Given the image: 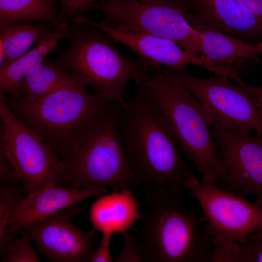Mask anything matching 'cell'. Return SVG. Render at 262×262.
Returning <instances> with one entry per match:
<instances>
[{
    "mask_svg": "<svg viewBox=\"0 0 262 262\" xmlns=\"http://www.w3.org/2000/svg\"><path fill=\"white\" fill-rule=\"evenodd\" d=\"M134 82V96L119 104L117 116L134 184L141 186L149 206L183 193L185 181L195 174L143 75Z\"/></svg>",
    "mask_w": 262,
    "mask_h": 262,
    "instance_id": "1",
    "label": "cell"
},
{
    "mask_svg": "<svg viewBox=\"0 0 262 262\" xmlns=\"http://www.w3.org/2000/svg\"><path fill=\"white\" fill-rule=\"evenodd\" d=\"M86 87H64L34 101L11 95L5 100L12 114L59 157L118 110L119 104L87 92Z\"/></svg>",
    "mask_w": 262,
    "mask_h": 262,
    "instance_id": "2",
    "label": "cell"
},
{
    "mask_svg": "<svg viewBox=\"0 0 262 262\" xmlns=\"http://www.w3.org/2000/svg\"><path fill=\"white\" fill-rule=\"evenodd\" d=\"M143 78L182 153L202 175V181L217 185L225 168L210 130L211 114L174 77L172 69H153Z\"/></svg>",
    "mask_w": 262,
    "mask_h": 262,
    "instance_id": "3",
    "label": "cell"
},
{
    "mask_svg": "<svg viewBox=\"0 0 262 262\" xmlns=\"http://www.w3.org/2000/svg\"><path fill=\"white\" fill-rule=\"evenodd\" d=\"M68 24V47L49 61L82 79L105 98L122 104L128 83L155 68L142 58L124 55L115 39L99 29L74 21Z\"/></svg>",
    "mask_w": 262,
    "mask_h": 262,
    "instance_id": "4",
    "label": "cell"
},
{
    "mask_svg": "<svg viewBox=\"0 0 262 262\" xmlns=\"http://www.w3.org/2000/svg\"><path fill=\"white\" fill-rule=\"evenodd\" d=\"M140 220L133 237L143 262H212V237L182 195L149 205Z\"/></svg>",
    "mask_w": 262,
    "mask_h": 262,
    "instance_id": "5",
    "label": "cell"
},
{
    "mask_svg": "<svg viewBox=\"0 0 262 262\" xmlns=\"http://www.w3.org/2000/svg\"><path fill=\"white\" fill-rule=\"evenodd\" d=\"M117 111L59 157L64 186L113 191L132 187L134 177L121 139Z\"/></svg>",
    "mask_w": 262,
    "mask_h": 262,
    "instance_id": "6",
    "label": "cell"
},
{
    "mask_svg": "<svg viewBox=\"0 0 262 262\" xmlns=\"http://www.w3.org/2000/svg\"><path fill=\"white\" fill-rule=\"evenodd\" d=\"M103 23L118 30L155 35L173 41L185 50L201 55L200 33L186 20L175 0H122L96 3Z\"/></svg>",
    "mask_w": 262,
    "mask_h": 262,
    "instance_id": "7",
    "label": "cell"
},
{
    "mask_svg": "<svg viewBox=\"0 0 262 262\" xmlns=\"http://www.w3.org/2000/svg\"><path fill=\"white\" fill-rule=\"evenodd\" d=\"M184 186L198 202L214 249L245 242L262 229L261 199L249 201L243 194L203 182L195 175L186 180Z\"/></svg>",
    "mask_w": 262,
    "mask_h": 262,
    "instance_id": "8",
    "label": "cell"
},
{
    "mask_svg": "<svg viewBox=\"0 0 262 262\" xmlns=\"http://www.w3.org/2000/svg\"><path fill=\"white\" fill-rule=\"evenodd\" d=\"M5 97L0 96V139L27 195L52 182L63 185V169L59 157L12 114Z\"/></svg>",
    "mask_w": 262,
    "mask_h": 262,
    "instance_id": "9",
    "label": "cell"
},
{
    "mask_svg": "<svg viewBox=\"0 0 262 262\" xmlns=\"http://www.w3.org/2000/svg\"><path fill=\"white\" fill-rule=\"evenodd\" d=\"M172 73L225 129L240 133L251 131L262 133V115L251 85H236L220 74L202 78L186 69H172Z\"/></svg>",
    "mask_w": 262,
    "mask_h": 262,
    "instance_id": "10",
    "label": "cell"
},
{
    "mask_svg": "<svg viewBox=\"0 0 262 262\" xmlns=\"http://www.w3.org/2000/svg\"><path fill=\"white\" fill-rule=\"evenodd\" d=\"M212 135L225 168L217 186L262 200V133L231 131L214 118Z\"/></svg>",
    "mask_w": 262,
    "mask_h": 262,
    "instance_id": "11",
    "label": "cell"
},
{
    "mask_svg": "<svg viewBox=\"0 0 262 262\" xmlns=\"http://www.w3.org/2000/svg\"><path fill=\"white\" fill-rule=\"evenodd\" d=\"M83 211L76 203L21 229L39 252L53 262H89L96 238L95 230H84L72 219Z\"/></svg>",
    "mask_w": 262,
    "mask_h": 262,
    "instance_id": "12",
    "label": "cell"
},
{
    "mask_svg": "<svg viewBox=\"0 0 262 262\" xmlns=\"http://www.w3.org/2000/svg\"><path fill=\"white\" fill-rule=\"evenodd\" d=\"M75 21L97 27L134 51L142 58L157 68L166 66L174 70L186 69L188 65L202 67L216 74V69L202 55L188 51L169 39L155 35L133 33L121 31L101 21H93L83 14L79 15Z\"/></svg>",
    "mask_w": 262,
    "mask_h": 262,
    "instance_id": "13",
    "label": "cell"
},
{
    "mask_svg": "<svg viewBox=\"0 0 262 262\" xmlns=\"http://www.w3.org/2000/svg\"><path fill=\"white\" fill-rule=\"evenodd\" d=\"M184 15L190 25L200 33L201 55L211 63L217 74L242 85L245 83L242 76L251 73L257 65L262 66L257 45L215 30L185 11Z\"/></svg>",
    "mask_w": 262,
    "mask_h": 262,
    "instance_id": "14",
    "label": "cell"
},
{
    "mask_svg": "<svg viewBox=\"0 0 262 262\" xmlns=\"http://www.w3.org/2000/svg\"><path fill=\"white\" fill-rule=\"evenodd\" d=\"M209 27L246 43L262 42V22L238 0H175Z\"/></svg>",
    "mask_w": 262,
    "mask_h": 262,
    "instance_id": "15",
    "label": "cell"
},
{
    "mask_svg": "<svg viewBox=\"0 0 262 262\" xmlns=\"http://www.w3.org/2000/svg\"><path fill=\"white\" fill-rule=\"evenodd\" d=\"M108 192L105 188H80L52 182L27 194L14 209L9 231L16 234L21 229L50 216L77 202Z\"/></svg>",
    "mask_w": 262,
    "mask_h": 262,
    "instance_id": "16",
    "label": "cell"
},
{
    "mask_svg": "<svg viewBox=\"0 0 262 262\" xmlns=\"http://www.w3.org/2000/svg\"><path fill=\"white\" fill-rule=\"evenodd\" d=\"M139 208L131 188H124L104 194L94 201L89 219L94 229L102 234H122L141 219Z\"/></svg>",
    "mask_w": 262,
    "mask_h": 262,
    "instance_id": "17",
    "label": "cell"
},
{
    "mask_svg": "<svg viewBox=\"0 0 262 262\" xmlns=\"http://www.w3.org/2000/svg\"><path fill=\"white\" fill-rule=\"evenodd\" d=\"M68 35V24L64 21L32 49L0 67V96L9 94L14 97H20L18 91L20 82L32 69L43 62L47 55L59 51L58 44Z\"/></svg>",
    "mask_w": 262,
    "mask_h": 262,
    "instance_id": "18",
    "label": "cell"
},
{
    "mask_svg": "<svg viewBox=\"0 0 262 262\" xmlns=\"http://www.w3.org/2000/svg\"><path fill=\"white\" fill-rule=\"evenodd\" d=\"M78 85L88 86L81 78L45 59L22 79L18 91L26 99L34 101L62 88Z\"/></svg>",
    "mask_w": 262,
    "mask_h": 262,
    "instance_id": "19",
    "label": "cell"
},
{
    "mask_svg": "<svg viewBox=\"0 0 262 262\" xmlns=\"http://www.w3.org/2000/svg\"><path fill=\"white\" fill-rule=\"evenodd\" d=\"M50 32L45 23L0 25V67L25 54Z\"/></svg>",
    "mask_w": 262,
    "mask_h": 262,
    "instance_id": "20",
    "label": "cell"
},
{
    "mask_svg": "<svg viewBox=\"0 0 262 262\" xmlns=\"http://www.w3.org/2000/svg\"><path fill=\"white\" fill-rule=\"evenodd\" d=\"M57 0H0V25L38 21L56 27L62 22Z\"/></svg>",
    "mask_w": 262,
    "mask_h": 262,
    "instance_id": "21",
    "label": "cell"
},
{
    "mask_svg": "<svg viewBox=\"0 0 262 262\" xmlns=\"http://www.w3.org/2000/svg\"><path fill=\"white\" fill-rule=\"evenodd\" d=\"M15 183L0 181V249L16 237L9 231L12 213L24 197L15 186Z\"/></svg>",
    "mask_w": 262,
    "mask_h": 262,
    "instance_id": "22",
    "label": "cell"
},
{
    "mask_svg": "<svg viewBox=\"0 0 262 262\" xmlns=\"http://www.w3.org/2000/svg\"><path fill=\"white\" fill-rule=\"evenodd\" d=\"M32 239L26 235L19 238L15 237L0 251V261L2 262H40L31 242Z\"/></svg>",
    "mask_w": 262,
    "mask_h": 262,
    "instance_id": "23",
    "label": "cell"
},
{
    "mask_svg": "<svg viewBox=\"0 0 262 262\" xmlns=\"http://www.w3.org/2000/svg\"><path fill=\"white\" fill-rule=\"evenodd\" d=\"M60 13L62 22L68 24L84 12L93 9L92 0H59Z\"/></svg>",
    "mask_w": 262,
    "mask_h": 262,
    "instance_id": "24",
    "label": "cell"
},
{
    "mask_svg": "<svg viewBox=\"0 0 262 262\" xmlns=\"http://www.w3.org/2000/svg\"><path fill=\"white\" fill-rule=\"evenodd\" d=\"M124 246L118 253L115 262H143V259L133 235L128 231L122 233Z\"/></svg>",
    "mask_w": 262,
    "mask_h": 262,
    "instance_id": "25",
    "label": "cell"
},
{
    "mask_svg": "<svg viewBox=\"0 0 262 262\" xmlns=\"http://www.w3.org/2000/svg\"><path fill=\"white\" fill-rule=\"evenodd\" d=\"M110 234H102L100 243L96 249L93 250L89 262H113L110 245L112 237Z\"/></svg>",
    "mask_w": 262,
    "mask_h": 262,
    "instance_id": "26",
    "label": "cell"
},
{
    "mask_svg": "<svg viewBox=\"0 0 262 262\" xmlns=\"http://www.w3.org/2000/svg\"><path fill=\"white\" fill-rule=\"evenodd\" d=\"M242 6L262 22V0H238Z\"/></svg>",
    "mask_w": 262,
    "mask_h": 262,
    "instance_id": "27",
    "label": "cell"
},
{
    "mask_svg": "<svg viewBox=\"0 0 262 262\" xmlns=\"http://www.w3.org/2000/svg\"><path fill=\"white\" fill-rule=\"evenodd\" d=\"M251 90L256 95V103L262 115V86L259 87L251 86Z\"/></svg>",
    "mask_w": 262,
    "mask_h": 262,
    "instance_id": "28",
    "label": "cell"
},
{
    "mask_svg": "<svg viewBox=\"0 0 262 262\" xmlns=\"http://www.w3.org/2000/svg\"><path fill=\"white\" fill-rule=\"evenodd\" d=\"M255 262H262V243L258 252Z\"/></svg>",
    "mask_w": 262,
    "mask_h": 262,
    "instance_id": "29",
    "label": "cell"
},
{
    "mask_svg": "<svg viewBox=\"0 0 262 262\" xmlns=\"http://www.w3.org/2000/svg\"><path fill=\"white\" fill-rule=\"evenodd\" d=\"M119 0H92V3L94 5V3L97 2V1H99L100 2H109V1H119Z\"/></svg>",
    "mask_w": 262,
    "mask_h": 262,
    "instance_id": "30",
    "label": "cell"
},
{
    "mask_svg": "<svg viewBox=\"0 0 262 262\" xmlns=\"http://www.w3.org/2000/svg\"><path fill=\"white\" fill-rule=\"evenodd\" d=\"M258 46V51L259 54L262 53V42L259 43L257 45Z\"/></svg>",
    "mask_w": 262,
    "mask_h": 262,
    "instance_id": "31",
    "label": "cell"
},
{
    "mask_svg": "<svg viewBox=\"0 0 262 262\" xmlns=\"http://www.w3.org/2000/svg\"><path fill=\"white\" fill-rule=\"evenodd\" d=\"M146 0V1H149V0Z\"/></svg>",
    "mask_w": 262,
    "mask_h": 262,
    "instance_id": "32",
    "label": "cell"
}]
</instances>
